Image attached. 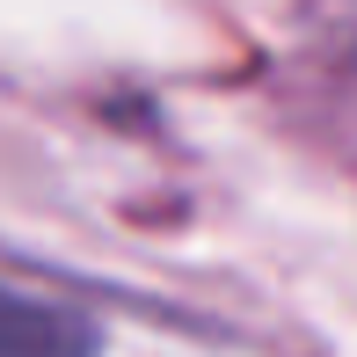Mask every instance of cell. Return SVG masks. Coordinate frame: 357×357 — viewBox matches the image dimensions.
Here are the masks:
<instances>
[{
  "label": "cell",
  "instance_id": "1",
  "mask_svg": "<svg viewBox=\"0 0 357 357\" xmlns=\"http://www.w3.org/2000/svg\"><path fill=\"white\" fill-rule=\"evenodd\" d=\"M0 357H95V321L59 299L0 284Z\"/></svg>",
  "mask_w": 357,
  "mask_h": 357
}]
</instances>
